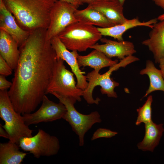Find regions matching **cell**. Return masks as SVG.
I'll use <instances>...</instances> for the list:
<instances>
[{"mask_svg":"<svg viewBox=\"0 0 164 164\" xmlns=\"http://www.w3.org/2000/svg\"><path fill=\"white\" fill-rule=\"evenodd\" d=\"M46 29L30 32L19 47V56L8 94L15 110L22 115L33 112L46 95L57 59Z\"/></svg>","mask_w":164,"mask_h":164,"instance_id":"6da1fadb","label":"cell"},{"mask_svg":"<svg viewBox=\"0 0 164 164\" xmlns=\"http://www.w3.org/2000/svg\"><path fill=\"white\" fill-rule=\"evenodd\" d=\"M57 0H3L7 9L23 30L47 29L51 9Z\"/></svg>","mask_w":164,"mask_h":164,"instance_id":"7a4b0ae2","label":"cell"},{"mask_svg":"<svg viewBox=\"0 0 164 164\" xmlns=\"http://www.w3.org/2000/svg\"><path fill=\"white\" fill-rule=\"evenodd\" d=\"M58 36L67 49L80 52L90 48L102 38L97 28L79 21L67 26Z\"/></svg>","mask_w":164,"mask_h":164,"instance_id":"3957f363","label":"cell"},{"mask_svg":"<svg viewBox=\"0 0 164 164\" xmlns=\"http://www.w3.org/2000/svg\"><path fill=\"white\" fill-rule=\"evenodd\" d=\"M0 117L5 122L2 125L9 135V141L18 144L22 138L32 136L33 131L26 125L22 115L15 110L7 90H0Z\"/></svg>","mask_w":164,"mask_h":164,"instance_id":"277c9868","label":"cell"},{"mask_svg":"<svg viewBox=\"0 0 164 164\" xmlns=\"http://www.w3.org/2000/svg\"><path fill=\"white\" fill-rule=\"evenodd\" d=\"M51 94L57 98L59 102L65 106L67 112L62 119L69 123L72 130L78 135L79 145L83 146L86 133L94 124L102 122L99 112L94 111L88 114H81L74 106L77 101L75 98L63 96L55 93H52Z\"/></svg>","mask_w":164,"mask_h":164,"instance_id":"5b68a950","label":"cell"},{"mask_svg":"<svg viewBox=\"0 0 164 164\" xmlns=\"http://www.w3.org/2000/svg\"><path fill=\"white\" fill-rule=\"evenodd\" d=\"M64 62L63 60L57 57L46 94L55 93L74 98L80 102L83 91L77 87L73 73L66 68Z\"/></svg>","mask_w":164,"mask_h":164,"instance_id":"8992f818","label":"cell"},{"mask_svg":"<svg viewBox=\"0 0 164 164\" xmlns=\"http://www.w3.org/2000/svg\"><path fill=\"white\" fill-rule=\"evenodd\" d=\"M18 145L22 150L29 152L37 159L56 155L60 147L57 137L41 129L34 136L22 138Z\"/></svg>","mask_w":164,"mask_h":164,"instance_id":"52a82bcc","label":"cell"},{"mask_svg":"<svg viewBox=\"0 0 164 164\" xmlns=\"http://www.w3.org/2000/svg\"><path fill=\"white\" fill-rule=\"evenodd\" d=\"M121 67V64L118 63L110 67L109 70L103 74H101L94 70L87 73L86 76L88 81V86L87 88L83 91V96L88 104L97 105L99 104L101 99L97 97L94 99L92 96L94 89L97 86L101 87L100 91L102 94H106L108 97H117L114 89L119 84L111 78V75L113 71L118 70Z\"/></svg>","mask_w":164,"mask_h":164,"instance_id":"ba28073f","label":"cell"},{"mask_svg":"<svg viewBox=\"0 0 164 164\" xmlns=\"http://www.w3.org/2000/svg\"><path fill=\"white\" fill-rule=\"evenodd\" d=\"M77 9L71 4L57 0L50 13L49 25L46 32L47 39L50 40L58 36L67 26L78 22L74 15Z\"/></svg>","mask_w":164,"mask_h":164,"instance_id":"9c48e42d","label":"cell"},{"mask_svg":"<svg viewBox=\"0 0 164 164\" xmlns=\"http://www.w3.org/2000/svg\"><path fill=\"white\" fill-rule=\"evenodd\" d=\"M67 112L64 105L61 102L56 103L50 100L45 95L39 108L32 113L22 114L23 119L27 126L41 122H52L63 118Z\"/></svg>","mask_w":164,"mask_h":164,"instance_id":"30bf717a","label":"cell"},{"mask_svg":"<svg viewBox=\"0 0 164 164\" xmlns=\"http://www.w3.org/2000/svg\"><path fill=\"white\" fill-rule=\"evenodd\" d=\"M50 41L57 57L65 61L75 76L77 80V87L83 91L85 90L87 87L88 82L86 76L84 75L85 73L81 70L79 66L77 60L79 54L77 51L74 50L70 52L61 41L58 36L53 37Z\"/></svg>","mask_w":164,"mask_h":164,"instance_id":"8fae6325","label":"cell"},{"mask_svg":"<svg viewBox=\"0 0 164 164\" xmlns=\"http://www.w3.org/2000/svg\"><path fill=\"white\" fill-rule=\"evenodd\" d=\"M100 40L104 44L97 43L90 48L103 52L111 59L116 57L121 60L136 52L133 43L130 41L124 40L117 41L105 38H102Z\"/></svg>","mask_w":164,"mask_h":164,"instance_id":"7c38bea8","label":"cell"},{"mask_svg":"<svg viewBox=\"0 0 164 164\" xmlns=\"http://www.w3.org/2000/svg\"><path fill=\"white\" fill-rule=\"evenodd\" d=\"M0 29L9 34L18 43L19 47L26 40L30 32L25 31L17 24L15 17L0 0Z\"/></svg>","mask_w":164,"mask_h":164,"instance_id":"4fadbf2b","label":"cell"},{"mask_svg":"<svg viewBox=\"0 0 164 164\" xmlns=\"http://www.w3.org/2000/svg\"><path fill=\"white\" fill-rule=\"evenodd\" d=\"M88 5L100 12L114 26L128 19L123 14V5L118 0H104L91 2Z\"/></svg>","mask_w":164,"mask_h":164,"instance_id":"5bb4252c","label":"cell"},{"mask_svg":"<svg viewBox=\"0 0 164 164\" xmlns=\"http://www.w3.org/2000/svg\"><path fill=\"white\" fill-rule=\"evenodd\" d=\"M142 43L148 47L153 55L155 62L159 63L164 57V19L153 25L149 38Z\"/></svg>","mask_w":164,"mask_h":164,"instance_id":"9a60e30c","label":"cell"},{"mask_svg":"<svg viewBox=\"0 0 164 164\" xmlns=\"http://www.w3.org/2000/svg\"><path fill=\"white\" fill-rule=\"evenodd\" d=\"M157 18H154L146 21L142 22L138 18L127 19L123 23L108 28L98 27L97 29L102 36H109L118 41L123 40L122 36L127 30L138 26H145L152 29L153 25L158 21Z\"/></svg>","mask_w":164,"mask_h":164,"instance_id":"2e32d148","label":"cell"},{"mask_svg":"<svg viewBox=\"0 0 164 164\" xmlns=\"http://www.w3.org/2000/svg\"><path fill=\"white\" fill-rule=\"evenodd\" d=\"M0 55L12 70L15 68L19 56L17 42L6 32L0 29Z\"/></svg>","mask_w":164,"mask_h":164,"instance_id":"e0dca14e","label":"cell"},{"mask_svg":"<svg viewBox=\"0 0 164 164\" xmlns=\"http://www.w3.org/2000/svg\"><path fill=\"white\" fill-rule=\"evenodd\" d=\"M77 60L80 67L89 66L99 72L103 68L110 67L118 63L117 60H112L103 52L96 49L86 55L78 54Z\"/></svg>","mask_w":164,"mask_h":164,"instance_id":"ac0fdd59","label":"cell"},{"mask_svg":"<svg viewBox=\"0 0 164 164\" xmlns=\"http://www.w3.org/2000/svg\"><path fill=\"white\" fill-rule=\"evenodd\" d=\"M145 124V133L142 141L137 145L138 148L143 151L153 152L158 145L164 132L162 124H157L152 121Z\"/></svg>","mask_w":164,"mask_h":164,"instance_id":"d6986e66","label":"cell"},{"mask_svg":"<svg viewBox=\"0 0 164 164\" xmlns=\"http://www.w3.org/2000/svg\"><path fill=\"white\" fill-rule=\"evenodd\" d=\"M74 15L79 22L99 27L108 28L114 26L100 12L89 5L83 9H76Z\"/></svg>","mask_w":164,"mask_h":164,"instance_id":"ffe728a7","label":"cell"},{"mask_svg":"<svg viewBox=\"0 0 164 164\" xmlns=\"http://www.w3.org/2000/svg\"><path fill=\"white\" fill-rule=\"evenodd\" d=\"M18 145L9 141L0 143V164H21L27 153L21 151Z\"/></svg>","mask_w":164,"mask_h":164,"instance_id":"44dd1931","label":"cell"},{"mask_svg":"<svg viewBox=\"0 0 164 164\" xmlns=\"http://www.w3.org/2000/svg\"><path fill=\"white\" fill-rule=\"evenodd\" d=\"M140 75H147L149 78L150 85L143 97H147L152 92L160 91L164 93V79L160 70L157 69L154 63L151 60H148L145 68L141 70Z\"/></svg>","mask_w":164,"mask_h":164,"instance_id":"7402d4cb","label":"cell"},{"mask_svg":"<svg viewBox=\"0 0 164 164\" xmlns=\"http://www.w3.org/2000/svg\"><path fill=\"white\" fill-rule=\"evenodd\" d=\"M153 101L152 95L149 96L144 104L137 109L138 117L135 124L139 125L142 123L145 124L150 122L152 120V104Z\"/></svg>","mask_w":164,"mask_h":164,"instance_id":"603a6c76","label":"cell"},{"mask_svg":"<svg viewBox=\"0 0 164 164\" xmlns=\"http://www.w3.org/2000/svg\"><path fill=\"white\" fill-rule=\"evenodd\" d=\"M118 133L104 128H99L94 133L91 138V141L101 138H111L115 136Z\"/></svg>","mask_w":164,"mask_h":164,"instance_id":"cb8c5ba5","label":"cell"},{"mask_svg":"<svg viewBox=\"0 0 164 164\" xmlns=\"http://www.w3.org/2000/svg\"><path fill=\"white\" fill-rule=\"evenodd\" d=\"M12 69L6 61L0 55V74L5 76L12 74Z\"/></svg>","mask_w":164,"mask_h":164,"instance_id":"d4e9b609","label":"cell"},{"mask_svg":"<svg viewBox=\"0 0 164 164\" xmlns=\"http://www.w3.org/2000/svg\"><path fill=\"white\" fill-rule=\"evenodd\" d=\"M12 85V82H10L6 80L5 76L0 75V90L4 91L7 90L10 88Z\"/></svg>","mask_w":164,"mask_h":164,"instance_id":"484cf974","label":"cell"},{"mask_svg":"<svg viewBox=\"0 0 164 164\" xmlns=\"http://www.w3.org/2000/svg\"><path fill=\"white\" fill-rule=\"evenodd\" d=\"M0 136L9 139V136L8 132L2 127V125L0 124Z\"/></svg>","mask_w":164,"mask_h":164,"instance_id":"4316f807","label":"cell"},{"mask_svg":"<svg viewBox=\"0 0 164 164\" xmlns=\"http://www.w3.org/2000/svg\"><path fill=\"white\" fill-rule=\"evenodd\" d=\"M159 63L160 70L164 79V57L160 60Z\"/></svg>","mask_w":164,"mask_h":164,"instance_id":"83f0119b","label":"cell"},{"mask_svg":"<svg viewBox=\"0 0 164 164\" xmlns=\"http://www.w3.org/2000/svg\"><path fill=\"white\" fill-rule=\"evenodd\" d=\"M155 4L164 10V0H152Z\"/></svg>","mask_w":164,"mask_h":164,"instance_id":"f1b7e54d","label":"cell"},{"mask_svg":"<svg viewBox=\"0 0 164 164\" xmlns=\"http://www.w3.org/2000/svg\"><path fill=\"white\" fill-rule=\"evenodd\" d=\"M60 1L65 2L74 5L77 8L80 5V4L76 0H60Z\"/></svg>","mask_w":164,"mask_h":164,"instance_id":"f546056e","label":"cell"},{"mask_svg":"<svg viewBox=\"0 0 164 164\" xmlns=\"http://www.w3.org/2000/svg\"><path fill=\"white\" fill-rule=\"evenodd\" d=\"M102 0H79L80 2L81 5H82L83 3H87L88 4H89L93 2Z\"/></svg>","mask_w":164,"mask_h":164,"instance_id":"4dcf8cb0","label":"cell"},{"mask_svg":"<svg viewBox=\"0 0 164 164\" xmlns=\"http://www.w3.org/2000/svg\"><path fill=\"white\" fill-rule=\"evenodd\" d=\"M157 19L159 21L162 20L164 19V13L159 15L157 18Z\"/></svg>","mask_w":164,"mask_h":164,"instance_id":"1f68e13d","label":"cell"},{"mask_svg":"<svg viewBox=\"0 0 164 164\" xmlns=\"http://www.w3.org/2000/svg\"><path fill=\"white\" fill-rule=\"evenodd\" d=\"M120 3L123 5L124 2L125 1V0H118Z\"/></svg>","mask_w":164,"mask_h":164,"instance_id":"d6a6232c","label":"cell"},{"mask_svg":"<svg viewBox=\"0 0 164 164\" xmlns=\"http://www.w3.org/2000/svg\"><path fill=\"white\" fill-rule=\"evenodd\" d=\"M79 4L80 5H81V4L80 3L79 0H76Z\"/></svg>","mask_w":164,"mask_h":164,"instance_id":"836d02e7","label":"cell"}]
</instances>
